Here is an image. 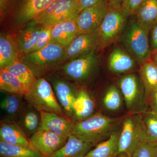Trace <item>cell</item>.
Here are the masks:
<instances>
[{
    "instance_id": "cell-38",
    "label": "cell",
    "mask_w": 157,
    "mask_h": 157,
    "mask_svg": "<svg viewBox=\"0 0 157 157\" xmlns=\"http://www.w3.org/2000/svg\"><path fill=\"white\" fill-rule=\"evenodd\" d=\"M146 101L150 110L157 113V91L151 94Z\"/></svg>"
},
{
    "instance_id": "cell-19",
    "label": "cell",
    "mask_w": 157,
    "mask_h": 157,
    "mask_svg": "<svg viewBox=\"0 0 157 157\" xmlns=\"http://www.w3.org/2000/svg\"><path fill=\"white\" fill-rule=\"evenodd\" d=\"M134 15L137 23L149 33L157 24V0H144Z\"/></svg>"
},
{
    "instance_id": "cell-20",
    "label": "cell",
    "mask_w": 157,
    "mask_h": 157,
    "mask_svg": "<svg viewBox=\"0 0 157 157\" xmlns=\"http://www.w3.org/2000/svg\"><path fill=\"white\" fill-rule=\"evenodd\" d=\"M136 61L129 54L119 47L114 48L109 54L108 68L114 74L126 73L134 69Z\"/></svg>"
},
{
    "instance_id": "cell-9",
    "label": "cell",
    "mask_w": 157,
    "mask_h": 157,
    "mask_svg": "<svg viewBox=\"0 0 157 157\" xmlns=\"http://www.w3.org/2000/svg\"><path fill=\"white\" fill-rule=\"evenodd\" d=\"M98 63V56L95 51H94L71 60L64 67V72L69 78L78 82H82L93 75Z\"/></svg>"
},
{
    "instance_id": "cell-16",
    "label": "cell",
    "mask_w": 157,
    "mask_h": 157,
    "mask_svg": "<svg viewBox=\"0 0 157 157\" xmlns=\"http://www.w3.org/2000/svg\"><path fill=\"white\" fill-rule=\"evenodd\" d=\"M81 34L75 20L63 21L51 28L52 42H57L66 48Z\"/></svg>"
},
{
    "instance_id": "cell-13",
    "label": "cell",
    "mask_w": 157,
    "mask_h": 157,
    "mask_svg": "<svg viewBox=\"0 0 157 157\" xmlns=\"http://www.w3.org/2000/svg\"><path fill=\"white\" fill-rule=\"evenodd\" d=\"M52 82L59 103L66 116L71 119L73 117V103L78 91L76 92L70 83L61 78H53Z\"/></svg>"
},
{
    "instance_id": "cell-29",
    "label": "cell",
    "mask_w": 157,
    "mask_h": 157,
    "mask_svg": "<svg viewBox=\"0 0 157 157\" xmlns=\"http://www.w3.org/2000/svg\"><path fill=\"white\" fill-rule=\"evenodd\" d=\"M0 155L2 157H46L33 149L12 145L0 140Z\"/></svg>"
},
{
    "instance_id": "cell-30",
    "label": "cell",
    "mask_w": 157,
    "mask_h": 157,
    "mask_svg": "<svg viewBox=\"0 0 157 157\" xmlns=\"http://www.w3.org/2000/svg\"><path fill=\"white\" fill-rule=\"evenodd\" d=\"M23 96L11 94L7 95L1 101V109L9 117H16L19 115L23 107Z\"/></svg>"
},
{
    "instance_id": "cell-34",
    "label": "cell",
    "mask_w": 157,
    "mask_h": 157,
    "mask_svg": "<svg viewBox=\"0 0 157 157\" xmlns=\"http://www.w3.org/2000/svg\"><path fill=\"white\" fill-rule=\"evenodd\" d=\"M51 28H42L36 43L30 53L37 51L44 48L52 42L51 38Z\"/></svg>"
},
{
    "instance_id": "cell-40",
    "label": "cell",
    "mask_w": 157,
    "mask_h": 157,
    "mask_svg": "<svg viewBox=\"0 0 157 157\" xmlns=\"http://www.w3.org/2000/svg\"><path fill=\"white\" fill-rule=\"evenodd\" d=\"M150 59L156 65H157V51L152 52Z\"/></svg>"
},
{
    "instance_id": "cell-11",
    "label": "cell",
    "mask_w": 157,
    "mask_h": 157,
    "mask_svg": "<svg viewBox=\"0 0 157 157\" xmlns=\"http://www.w3.org/2000/svg\"><path fill=\"white\" fill-rule=\"evenodd\" d=\"M39 112L41 120L39 130L49 131L65 140H68L73 133L75 121L72 119L55 113Z\"/></svg>"
},
{
    "instance_id": "cell-25",
    "label": "cell",
    "mask_w": 157,
    "mask_h": 157,
    "mask_svg": "<svg viewBox=\"0 0 157 157\" xmlns=\"http://www.w3.org/2000/svg\"><path fill=\"white\" fill-rule=\"evenodd\" d=\"M120 132L116 130L106 140L100 142L86 155L95 157H118Z\"/></svg>"
},
{
    "instance_id": "cell-32",
    "label": "cell",
    "mask_w": 157,
    "mask_h": 157,
    "mask_svg": "<svg viewBox=\"0 0 157 157\" xmlns=\"http://www.w3.org/2000/svg\"><path fill=\"white\" fill-rule=\"evenodd\" d=\"M103 102L105 108L110 111H116L120 108L122 102L121 96L115 86H111L107 89Z\"/></svg>"
},
{
    "instance_id": "cell-18",
    "label": "cell",
    "mask_w": 157,
    "mask_h": 157,
    "mask_svg": "<svg viewBox=\"0 0 157 157\" xmlns=\"http://www.w3.org/2000/svg\"><path fill=\"white\" fill-rule=\"evenodd\" d=\"M94 145L81 138L72 134L66 144L53 154L46 157H84Z\"/></svg>"
},
{
    "instance_id": "cell-24",
    "label": "cell",
    "mask_w": 157,
    "mask_h": 157,
    "mask_svg": "<svg viewBox=\"0 0 157 157\" xmlns=\"http://www.w3.org/2000/svg\"><path fill=\"white\" fill-rule=\"evenodd\" d=\"M140 67V79L146 100L151 94L157 91V65L150 58Z\"/></svg>"
},
{
    "instance_id": "cell-17",
    "label": "cell",
    "mask_w": 157,
    "mask_h": 157,
    "mask_svg": "<svg viewBox=\"0 0 157 157\" xmlns=\"http://www.w3.org/2000/svg\"><path fill=\"white\" fill-rule=\"evenodd\" d=\"M119 86L127 108L128 109L135 108L141 96L140 82L137 76L134 74L123 76L120 80Z\"/></svg>"
},
{
    "instance_id": "cell-37",
    "label": "cell",
    "mask_w": 157,
    "mask_h": 157,
    "mask_svg": "<svg viewBox=\"0 0 157 157\" xmlns=\"http://www.w3.org/2000/svg\"><path fill=\"white\" fill-rule=\"evenodd\" d=\"M102 1L103 0H78L79 12L80 13L84 9L94 6Z\"/></svg>"
},
{
    "instance_id": "cell-21",
    "label": "cell",
    "mask_w": 157,
    "mask_h": 157,
    "mask_svg": "<svg viewBox=\"0 0 157 157\" xmlns=\"http://www.w3.org/2000/svg\"><path fill=\"white\" fill-rule=\"evenodd\" d=\"M17 123L29 138L39 131L41 123V114L39 110L28 104L23 107Z\"/></svg>"
},
{
    "instance_id": "cell-23",
    "label": "cell",
    "mask_w": 157,
    "mask_h": 157,
    "mask_svg": "<svg viewBox=\"0 0 157 157\" xmlns=\"http://www.w3.org/2000/svg\"><path fill=\"white\" fill-rule=\"evenodd\" d=\"M29 23L20 32L17 37V46L25 54L30 53L34 48L42 29L34 21Z\"/></svg>"
},
{
    "instance_id": "cell-1",
    "label": "cell",
    "mask_w": 157,
    "mask_h": 157,
    "mask_svg": "<svg viewBox=\"0 0 157 157\" xmlns=\"http://www.w3.org/2000/svg\"><path fill=\"white\" fill-rule=\"evenodd\" d=\"M117 124V120L101 113H95L82 120L75 121L72 134L94 146L115 132Z\"/></svg>"
},
{
    "instance_id": "cell-8",
    "label": "cell",
    "mask_w": 157,
    "mask_h": 157,
    "mask_svg": "<svg viewBox=\"0 0 157 157\" xmlns=\"http://www.w3.org/2000/svg\"><path fill=\"white\" fill-rule=\"evenodd\" d=\"M79 12L78 0H56L34 19L42 28H51L66 21L75 20Z\"/></svg>"
},
{
    "instance_id": "cell-28",
    "label": "cell",
    "mask_w": 157,
    "mask_h": 157,
    "mask_svg": "<svg viewBox=\"0 0 157 157\" xmlns=\"http://www.w3.org/2000/svg\"><path fill=\"white\" fill-rule=\"evenodd\" d=\"M16 76L22 83L31 89L37 80L33 71L22 61L17 60L5 69Z\"/></svg>"
},
{
    "instance_id": "cell-33",
    "label": "cell",
    "mask_w": 157,
    "mask_h": 157,
    "mask_svg": "<svg viewBox=\"0 0 157 157\" xmlns=\"http://www.w3.org/2000/svg\"><path fill=\"white\" fill-rule=\"evenodd\" d=\"M131 157H157V143L144 140L138 145Z\"/></svg>"
},
{
    "instance_id": "cell-6",
    "label": "cell",
    "mask_w": 157,
    "mask_h": 157,
    "mask_svg": "<svg viewBox=\"0 0 157 157\" xmlns=\"http://www.w3.org/2000/svg\"><path fill=\"white\" fill-rule=\"evenodd\" d=\"M24 97L28 104L39 111L55 113L66 116L51 85L45 78H37L36 83Z\"/></svg>"
},
{
    "instance_id": "cell-39",
    "label": "cell",
    "mask_w": 157,
    "mask_h": 157,
    "mask_svg": "<svg viewBox=\"0 0 157 157\" xmlns=\"http://www.w3.org/2000/svg\"><path fill=\"white\" fill-rule=\"evenodd\" d=\"M124 0H108L109 7L113 8H121Z\"/></svg>"
},
{
    "instance_id": "cell-27",
    "label": "cell",
    "mask_w": 157,
    "mask_h": 157,
    "mask_svg": "<svg viewBox=\"0 0 157 157\" xmlns=\"http://www.w3.org/2000/svg\"><path fill=\"white\" fill-rule=\"evenodd\" d=\"M0 89L9 94L24 96L30 90L16 76L6 70H0Z\"/></svg>"
},
{
    "instance_id": "cell-36",
    "label": "cell",
    "mask_w": 157,
    "mask_h": 157,
    "mask_svg": "<svg viewBox=\"0 0 157 157\" xmlns=\"http://www.w3.org/2000/svg\"><path fill=\"white\" fill-rule=\"evenodd\" d=\"M149 42L151 53L157 51V24L150 32Z\"/></svg>"
},
{
    "instance_id": "cell-41",
    "label": "cell",
    "mask_w": 157,
    "mask_h": 157,
    "mask_svg": "<svg viewBox=\"0 0 157 157\" xmlns=\"http://www.w3.org/2000/svg\"><path fill=\"white\" fill-rule=\"evenodd\" d=\"M84 157H95L94 156H88V155H86Z\"/></svg>"
},
{
    "instance_id": "cell-2",
    "label": "cell",
    "mask_w": 157,
    "mask_h": 157,
    "mask_svg": "<svg viewBox=\"0 0 157 157\" xmlns=\"http://www.w3.org/2000/svg\"><path fill=\"white\" fill-rule=\"evenodd\" d=\"M56 0H6V10L1 17L17 25L30 22Z\"/></svg>"
},
{
    "instance_id": "cell-12",
    "label": "cell",
    "mask_w": 157,
    "mask_h": 157,
    "mask_svg": "<svg viewBox=\"0 0 157 157\" xmlns=\"http://www.w3.org/2000/svg\"><path fill=\"white\" fill-rule=\"evenodd\" d=\"M29 139L33 147L45 156L53 154L67 140L52 132L43 130L37 131Z\"/></svg>"
},
{
    "instance_id": "cell-7",
    "label": "cell",
    "mask_w": 157,
    "mask_h": 157,
    "mask_svg": "<svg viewBox=\"0 0 157 157\" xmlns=\"http://www.w3.org/2000/svg\"><path fill=\"white\" fill-rule=\"evenodd\" d=\"M146 140L147 137L141 120V116L128 117L124 121L120 132L119 156L132 157L138 145Z\"/></svg>"
},
{
    "instance_id": "cell-35",
    "label": "cell",
    "mask_w": 157,
    "mask_h": 157,
    "mask_svg": "<svg viewBox=\"0 0 157 157\" xmlns=\"http://www.w3.org/2000/svg\"><path fill=\"white\" fill-rule=\"evenodd\" d=\"M144 0H124L122 6V9L128 16L135 14L137 8Z\"/></svg>"
},
{
    "instance_id": "cell-22",
    "label": "cell",
    "mask_w": 157,
    "mask_h": 157,
    "mask_svg": "<svg viewBox=\"0 0 157 157\" xmlns=\"http://www.w3.org/2000/svg\"><path fill=\"white\" fill-rule=\"evenodd\" d=\"M18 46L9 36L1 33L0 36V69L5 70L18 59Z\"/></svg>"
},
{
    "instance_id": "cell-5",
    "label": "cell",
    "mask_w": 157,
    "mask_h": 157,
    "mask_svg": "<svg viewBox=\"0 0 157 157\" xmlns=\"http://www.w3.org/2000/svg\"><path fill=\"white\" fill-rule=\"evenodd\" d=\"M128 16L121 8L109 7L97 31L99 47L104 49L121 38L128 23Z\"/></svg>"
},
{
    "instance_id": "cell-14",
    "label": "cell",
    "mask_w": 157,
    "mask_h": 157,
    "mask_svg": "<svg viewBox=\"0 0 157 157\" xmlns=\"http://www.w3.org/2000/svg\"><path fill=\"white\" fill-rule=\"evenodd\" d=\"M0 140L12 145L36 150L18 124L9 119L1 121Z\"/></svg>"
},
{
    "instance_id": "cell-31",
    "label": "cell",
    "mask_w": 157,
    "mask_h": 157,
    "mask_svg": "<svg viewBox=\"0 0 157 157\" xmlns=\"http://www.w3.org/2000/svg\"><path fill=\"white\" fill-rule=\"evenodd\" d=\"M141 116L147 140L151 142L157 143V113L150 110Z\"/></svg>"
},
{
    "instance_id": "cell-26",
    "label": "cell",
    "mask_w": 157,
    "mask_h": 157,
    "mask_svg": "<svg viewBox=\"0 0 157 157\" xmlns=\"http://www.w3.org/2000/svg\"><path fill=\"white\" fill-rule=\"evenodd\" d=\"M94 109V101L87 91L79 90L73 104V117L82 120L92 115Z\"/></svg>"
},
{
    "instance_id": "cell-3",
    "label": "cell",
    "mask_w": 157,
    "mask_h": 157,
    "mask_svg": "<svg viewBox=\"0 0 157 157\" xmlns=\"http://www.w3.org/2000/svg\"><path fill=\"white\" fill-rule=\"evenodd\" d=\"M149 34L134 20L127 23L121 37L130 55L140 66L148 60L151 56Z\"/></svg>"
},
{
    "instance_id": "cell-4",
    "label": "cell",
    "mask_w": 157,
    "mask_h": 157,
    "mask_svg": "<svg viewBox=\"0 0 157 157\" xmlns=\"http://www.w3.org/2000/svg\"><path fill=\"white\" fill-rule=\"evenodd\" d=\"M65 50L59 43L52 42L40 50L25 54L22 61L37 77L64 60Z\"/></svg>"
},
{
    "instance_id": "cell-10",
    "label": "cell",
    "mask_w": 157,
    "mask_h": 157,
    "mask_svg": "<svg viewBox=\"0 0 157 157\" xmlns=\"http://www.w3.org/2000/svg\"><path fill=\"white\" fill-rule=\"evenodd\" d=\"M108 9V0H103L82 10L76 20L81 34L96 33Z\"/></svg>"
},
{
    "instance_id": "cell-15",
    "label": "cell",
    "mask_w": 157,
    "mask_h": 157,
    "mask_svg": "<svg viewBox=\"0 0 157 157\" xmlns=\"http://www.w3.org/2000/svg\"><path fill=\"white\" fill-rule=\"evenodd\" d=\"M99 47L96 33L81 34L65 50L64 60L76 59L95 51Z\"/></svg>"
}]
</instances>
